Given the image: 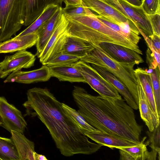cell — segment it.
<instances>
[{
  "label": "cell",
  "instance_id": "6da1fadb",
  "mask_svg": "<svg viewBox=\"0 0 160 160\" xmlns=\"http://www.w3.org/2000/svg\"><path fill=\"white\" fill-rule=\"evenodd\" d=\"M22 104L26 115L37 117L45 125L61 154L65 157L93 154L102 146L92 142L59 101L47 88L28 90Z\"/></svg>",
  "mask_w": 160,
  "mask_h": 160
},
{
  "label": "cell",
  "instance_id": "7a4b0ae2",
  "mask_svg": "<svg viewBox=\"0 0 160 160\" xmlns=\"http://www.w3.org/2000/svg\"><path fill=\"white\" fill-rule=\"evenodd\" d=\"M72 94L78 111L91 126L101 132L141 143L142 127L137 122L133 109L124 99L93 96L76 86Z\"/></svg>",
  "mask_w": 160,
  "mask_h": 160
},
{
  "label": "cell",
  "instance_id": "3957f363",
  "mask_svg": "<svg viewBox=\"0 0 160 160\" xmlns=\"http://www.w3.org/2000/svg\"><path fill=\"white\" fill-rule=\"evenodd\" d=\"M65 16L68 22V35L80 38L93 44L102 42L117 44L142 55L138 45L112 30L99 21L94 13L85 16Z\"/></svg>",
  "mask_w": 160,
  "mask_h": 160
},
{
  "label": "cell",
  "instance_id": "277c9868",
  "mask_svg": "<svg viewBox=\"0 0 160 160\" xmlns=\"http://www.w3.org/2000/svg\"><path fill=\"white\" fill-rule=\"evenodd\" d=\"M93 45L94 48L81 58L80 61L100 67L114 75L127 87L138 106V81L134 69L136 62L118 61L111 57L98 44Z\"/></svg>",
  "mask_w": 160,
  "mask_h": 160
},
{
  "label": "cell",
  "instance_id": "5b68a950",
  "mask_svg": "<svg viewBox=\"0 0 160 160\" xmlns=\"http://www.w3.org/2000/svg\"><path fill=\"white\" fill-rule=\"evenodd\" d=\"M25 0H0V42L9 40L24 26Z\"/></svg>",
  "mask_w": 160,
  "mask_h": 160
},
{
  "label": "cell",
  "instance_id": "8992f818",
  "mask_svg": "<svg viewBox=\"0 0 160 160\" xmlns=\"http://www.w3.org/2000/svg\"><path fill=\"white\" fill-rule=\"evenodd\" d=\"M83 75L86 83L102 96L117 99L122 98L115 88L101 75L90 64L79 61L72 64Z\"/></svg>",
  "mask_w": 160,
  "mask_h": 160
},
{
  "label": "cell",
  "instance_id": "52a82bcc",
  "mask_svg": "<svg viewBox=\"0 0 160 160\" xmlns=\"http://www.w3.org/2000/svg\"><path fill=\"white\" fill-rule=\"evenodd\" d=\"M68 21L63 12L55 29L41 52L38 56L42 65L62 52V46L68 35Z\"/></svg>",
  "mask_w": 160,
  "mask_h": 160
},
{
  "label": "cell",
  "instance_id": "ba28073f",
  "mask_svg": "<svg viewBox=\"0 0 160 160\" xmlns=\"http://www.w3.org/2000/svg\"><path fill=\"white\" fill-rule=\"evenodd\" d=\"M126 16L146 36L152 35L150 22L142 6L132 5L125 0H104Z\"/></svg>",
  "mask_w": 160,
  "mask_h": 160
},
{
  "label": "cell",
  "instance_id": "9c48e42d",
  "mask_svg": "<svg viewBox=\"0 0 160 160\" xmlns=\"http://www.w3.org/2000/svg\"><path fill=\"white\" fill-rule=\"evenodd\" d=\"M27 123L21 112L9 103L4 97H0V126L8 132L23 134Z\"/></svg>",
  "mask_w": 160,
  "mask_h": 160
},
{
  "label": "cell",
  "instance_id": "30bf717a",
  "mask_svg": "<svg viewBox=\"0 0 160 160\" xmlns=\"http://www.w3.org/2000/svg\"><path fill=\"white\" fill-rule=\"evenodd\" d=\"M35 60V55L26 50L6 56L0 62V78H4L13 72L33 66Z\"/></svg>",
  "mask_w": 160,
  "mask_h": 160
},
{
  "label": "cell",
  "instance_id": "8fae6325",
  "mask_svg": "<svg viewBox=\"0 0 160 160\" xmlns=\"http://www.w3.org/2000/svg\"><path fill=\"white\" fill-rule=\"evenodd\" d=\"M52 77L49 67L43 65L40 68L31 71L19 70L13 72L7 77L4 82L30 84L47 81Z\"/></svg>",
  "mask_w": 160,
  "mask_h": 160
},
{
  "label": "cell",
  "instance_id": "7c38bea8",
  "mask_svg": "<svg viewBox=\"0 0 160 160\" xmlns=\"http://www.w3.org/2000/svg\"><path fill=\"white\" fill-rule=\"evenodd\" d=\"M82 1L89 9L118 25L127 21L133 22L104 0H82Z\"/></svg>",
  "mask_w": 160,
  "mask_h": 160
},
{
  "label": "cell",
  "instance_id": "4fadbf2b",
  "mask_svg": "<svg viewBox=\"0 0 160 160\" xmlns=\"http://www.w3.org/2000/svg\"><path fill=\"white\" fill-rule=\"evenodd\" d=\"M111 57L121 62H135L138 65L144 62L140 54L135 51L117 44L102 42L98 44Z\"/></svg>",
  "mask_w": 160,
  "mask_h": 160
},
{
  "label": "cell",
  "instance_id": "5bb4252c",
  "mask_svg": "<svg viewBox=\"0 0 160 160\" xmlns=\"http://www.w3.org/2000/svg\"><path fill=\"white\" fill-rule=\"evenodd\" d=\"M137 89L138 92L139 110L140 116L149 131H152L159 125L160 119L158 118L153 110L146 97L142 87L138 80Z\"/></svg>",
  "mask_w": 160,
  "mask_h": 160
},
{
  "label": "cell",
  "instance_id": "9a60e30c",
  "mask_svg": "<svg viewBox=\"0 0 160 160\" xmlns=\"http://www.w3.org/2000/svg\"><path fill=\"white\" fill-rule=\"evenodd\" d=\"M38 39V36L36 33L16 36L12 39L0 42V53L26 50L36 45Z\"/></svg>",
  "mask_w": 160,
  "mask_h": 160
},
{
  "label": "cell",
  "instance_id": "2e32d148",
  "mask_svg": "<svg viewBox=\"0 0 160 160\" xmlns=\"http://www.w3.org/2000/svg\"><path fill=\"white\" fill-rule=\"evenodd\" d=\"M63 0H25V14L24 26L32 23L48 5L61 7Z\"/></svg>",
  "mask_w": 160,
  "mask_h": 160
},
{
  "label": "cell",
  "instance_id": "e0dca14e",
  "mask_svg": "<svg viewBox=\"0 0 160 160\" xmlns=\"http://www.w3.org/2000/svg\"><path fill=\"white\" fill-rule=\"evenodd\" d=\"M90 65L115 88L129 106L133 109H138V106L132 94L120 80L108 70L95 65L91 64Z\"/></svg>",
  "mask_w": 160,
  "mask_h": 160
},
{
  "label": "cell",
  "instance_id": "ac0fdd59",
  "mask_svg": "<svg viewBox=\"0 0 160 160\" xmlns=\"http://www.w3.org/2000/svg\"><path fill=\"white\" fill-rule=\"evenodd\" d=\"M62 9L61 7H59L47 22L37 32L38 39L36 45L38 56L42 51L53 33L62 13Z\"/></svg>",
  "mask_w": 160,
  "mask_h": 160
},
{
  "label": "cell",
  "instance_id": "d6986e66",
  "mask_svg": "<svg viewBox=\"0 0 160 160\" xmlns=\"http://www.w3.org/2000/svg\"><path fill=\"white\" fill-rule=\"evenodd\" d=\"M85 134L102 146H106L112 149H119L138 144L127 140L100 132H89Z\"/></svg>",
  "mask_w": 160,
  "mask_h": 160
},
{
  "label": "cell",
  "instance_id": "ffe728a7",
  "mask_svg": "<svg viewBox=\"0 0 160 160\" xmlns=\"http://www.w3.org/2000/svg\"><path fill=\"white\" fill-rule=\"evenodd\" d=\"M94 48L92 43L80 38L67 35L62 47V52L77 55L81 58Z\"/></svg>",
  "mask_w": 160,
  "mask_h": 160
},
{
  "label": "cell",
  "instance_id": "44dd1931",
  "mask_svg": "<svg viewBox=\"0 0 160 160\" xmlns=\"http://www.w3.org/2000/svg\"><path fill=\"white\" fill-rule=\"evenodd\" d=\"M52 76L61 81L86 83L80 71L73 65L49 67Z\"/></svg>",
  "mask_w": 160,
  "mask_h": 160
},
{
  "label": "cell",
  "instance_id": "7402d4cb",
  "mask_svg": "<svg viewBox=\"0 0 160 160\" xmlns=\"http://www.w3.org/2000/svg\"><path fill=\"white\" fill-rule=\"evenodd\" d=\"M11 138L15 144L19 160H34V142L27 138L21 133L11 131Z\"/></svg>",
  "mask_w": 160,
  "mask_h": 160
},
{
  "label": "cell",
  "instance_id": "603a6c76",
  "mask_svg": "<svg viewBox=\"0 0 160 160\" xmlns=\"http://www.w3.org/2000/svg\"><path fill=\"white\" fill-rule=\"evenodd\" d=\"M135 75L141 84L146 97L151 108L157 117L160 119L157 109L154 97L150 75L147 69L138 68L134 70Z\"/></svg>",
  "mask_w": 160,
  "mask_h": 160
},
{
  "label": "cell",
  "instance_id": "cb8c5ba5",
  "mask_svg": "<svg viewBox=\"0 0 160 160\" xmlns=\"http://www.w3.org/2000/svg\"><path fill=\"white\" fill-rule=\"evenodd\" d=\"M60 6L54 5L47 6L38 18L18 36L36 33L37 31L49 20L56 11Z\"/></svg>",
  "mask_w": 160,
  "mask_h": 160
},
{
  "label": "cell",
  "instance_id": "d4e9b609",
  "mask_svg": "<svg viewBox=\"0 0 160 160\" xmlns=\"http://www.w3.org/2000/svg\"><path fill=\"white\" fill-rule=\"evenodd\" d=\"M149 144V141L147 144H144L142 141L141 143L135 146L119 149L129 153L135 160H156L158 153L153 150L151 152L148 151L147 146Z\"/></svg>",
  "mask_w": 160,
  "mask_h": 160
},
{
  "label": "cell",
  "instance_id": "484cf974",
  "mask_svg": "<svg viewBox=\"0 0 160 160\" xmlns=\"http://www.w3.org/2000/svg\"><path fill=\"white\" fill-rule=\"evenodd\" d=\"M1 160H19V156L12 139L0 137Z\"/></svg>",
  "mask_w": 160,
  "mask_h": 160
},
{
  "label": "cell",
  "instance_id": "4316f807",
  "mask_svg": "<svg viewBox=\"0 0 160 160\" xmlns=\"http://www.w3.org/2000/svg\"><path fill=\"white\" fill-rule=\"evenodd\" d=\"M62 106L76 122L83 133L85 134L89 132H100L88 123L78 111L63 103H62Z\"/></svg>",
  "mask_w": 160,
  "mask_h": 160
},
{
  "label": "cell",
  "instance_id": "83f0119b",
  "mask_svg": "<svg viewBox=\"0 0 160 160\" xmlns=\"http://www.w3.org/2000/svg\"><path fill=\"white\" fill-rule=\"evenodd\" d=\"M149 73L151 81L155 104L158 115H160V69L158 67L155 69H147Z\"/></svg>",
  "mask_w": 160,
  "mask_h": 160
},
{
  "label": "cell",
  "instance_id": "f1b7e54d",
  "mask_svg": "<svg viewBox=\"0 0 160 160\" xmlns=\"http://www.w3.org/2000/svg\"><path fill=\"white\" fill-rule=\"evenodd\" d=\"M81 58L77 55L61 52L54 57L45 65L49 67L72 65L79 61Z\"/></svg>",
  "mask_w": 160,
  "mask_h": 160
},
{
  "label": "cell",
  "instance_id": "f546056e",
  "mask_svg": "<svg viewBox=\"0 0 160 160\" xmlns=\"http://www.w3.org/2000/svg\"><path fill=\"white\" fill-rule=\"evenodd\" d=\"M62 12L65 16H85L92 14L90 9L83 4L79 6H69L62 9Z\"/></svg>",
  "mask_w": 160,
  "mask_h": 160
},
{
  "label": "cell",
  "instance_id": "4dcf8cb0",
  "mask_svg": "<svg viewBox=\"0 0 160 160\" xmlns=\"http://www.w3.org/2000/svg\"><path fill=\"white\" fill-rule=\"evenodd\" d=\"M146 133L149 138V147L152 150L156 151L158 155L159 160H160V125L152 132L148 131Z\"/></svg>",
  "mask_w": 160,
  "mask_h": 160
},
{
  "label": "cell",
  "instance_id": "1f68e13d",
  "mask_svg": "<svg viewBox=\"0 0 160 160\" xmlns=\"http://www.w3.org/2000/svg\"><path fill=\"white\" fill-rule=\"evenodd\" d=\"M141 6L145 14H160V0H142Z\"/></svg>",
  "mask_w": 160,
  "mask_h": 160
},
{
  "label": "cell",
  "instance_id": "d6a6232c",
  "mask_svg": "<svg viewBox=\"0 0 160 160\" xmlns=\"http://www.w3.org/2000/svg\"><path fill=\"white\" fill-rule=\"evenodd\" d=\"M147 15L151 24L153 34L160 37V14Z\"/></svg>",
  "mask_w": 160,
  "mask_h": 160
},
{
  "label": "cell",
  "instance_id": "836d02e7",
  "mask_svg": "<svg viewBox=\"0 0 160 160\" xmlns=\"http://www.w3.org/2000/svg\"><path fill=\"white\" fill-rule=\"evenodd\" d=\"M146 62L148 66L149 69H154L157 67L158 68V66L155 58L148 47L146 52Z\"/></svg>",
  "mask_w": 160,
  "mask_h": 160
},
{
  "label": "cell",
  "instance_id": "e575fe53",
  "mask_svg": "<svg viewBox=\"0 0 160 160\" xmlns=\"http://www.w3.org/2000/svg\"><path fill=\"white\" fill-rule=\"evenodd\" d=\"M148 37L150 39L154 48L160 53V37L153 34Z\"/></svg>",
  "mask_w": 160,
  "mask_h": 160
},
{
  "label": "cell",
  "instance_id": "d590c367",
  "mask_svg": "<svg viewBox=\"0 0 160 160\" xmlns=\"http://www.w3.org/2000/svg\"><path fill=\"white\" fill-rule=\"evenodd\" d=\"M118 149L120 160H135L133 157L129 153L121 149Z\"/></svg>",
  "mask_w": 160,
  "mask_h": 160
},
{
  "label": "cell",
  "instance_id": "8d00e7d4",
  "mask_svg": "<svg viewBox=\"0 0 160 160\" xmlns=\"http://www.w3.org/2000/svg\"><path fill=\"white\" fill-rule=\"evenodd\" d=\"M66 6H79L83 4L82 0H63Z\"/></svg>",
  "mask_w": 160,
  "mask_h": 160
},
{
  "label": "cell",
  "instance_id": "74e56055",
  "mask_svg": "<svg viewBox=\"0 0 160 160\" xmlns=\"http://www.w3.org/2000/svg\"><path fill=\"white\" fill-rule=\"evenodd\" d=\"M34 160H48L44 155L38 154L36 152H34Z\"/></svg>",
  "mask_w": 160,
  "mask_h": 160
},
{
  "label": "cell",
  "instance_id": "f35d334b",
  "mask_svg": "<svg viewBox=\"0 0 160 160\" xmlns=\"http://www.w3.org/2000/svg\"><path fill=\"white\" fill-rule=\"evenodd\" d=\"M129 3L136 6H139L141 5L142 2L140 0H125Z\"/></svg>",
  "mask_w": 160,
  "mask_h": 160
},
{
  "label": "cell",
  "instance_id": "ab89813d",
  "mask_svg": "<svg viewBox=\"0 0 160 160\" xmlns=\"http://www.w3.org/2000/svg\"><path fill=\"white\" fill-rule=\"evenodd\" d=\"M0 160H1V159H0Z\"/></svg>",
  "mask_w": 160,
  "mask_h": 160
},
{
  "label": "cell",
  "instance_id": "60d3db41",
  "mask_svg": "<svg viewBox=\"0 0 160 160\" xmlns=\"http://www.w3.org/2000/svg\"><path fill=\"white\" fill-rule=\"evenodd\" d=\"M141 0V1L142 0Z\"/></svg>",
  "mask_w": 160,
  "mask_h": 160
}]
</instances>
